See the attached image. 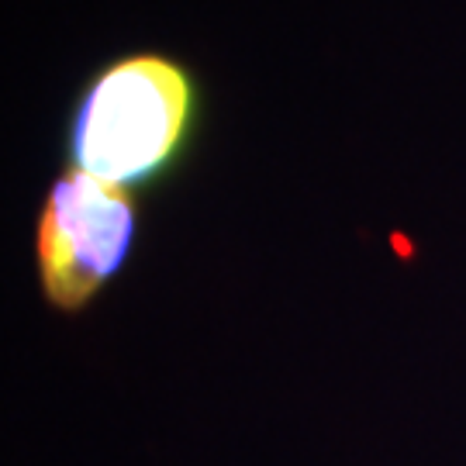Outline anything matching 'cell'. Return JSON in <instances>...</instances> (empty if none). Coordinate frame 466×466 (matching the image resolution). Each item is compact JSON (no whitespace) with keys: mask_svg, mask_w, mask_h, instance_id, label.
Here are the masks:
<instances>
[{"mask_svg":"<svg viewBox=\"0 0 466 466\" xmlns=\"http://www.w3.org/2000/svg\"><path fill=\"white\" fill-rule=\"evenodd\" d=\"M198 84L180 63L135 52L90 76L69 115V169L117 190L159 184L198 128Z\"/></svg>","mask_w":466,"mask_h":466,"instance_id":"obj_1","label":"cell"},{"mask_svg":"<svg viewBox=\"0 0 466 466\" xmlns=\"http://www.w3.org/2000/svg\"><path fill=\"white\" fill-rule=\"evenodd\" d=\"M138 232L128 190L66 169L46 194L35 228L42 294L56 311H84L125 269Z\"/></svg>","mask_w":466,"mask_h":466,"instance_id":"obj_2","label":"cell"}]
</instances>
